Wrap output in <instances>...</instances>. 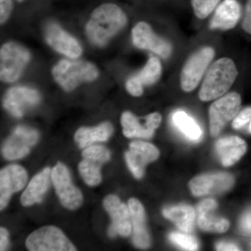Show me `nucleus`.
I'll list each match as a JSON object with an SVG mask.
<instances>
[{
    "label": "nucleus",
    "instance_id": "f257e3e1",
    "mask_svg": "<svg viewBox=\"0 0 251 251\" xmlns=\"http://www.w3.org/2000/svg\"><path fill=\"white\" fill-rule=\"evenodd\" d=\"M127 16L118 5L105 3L96 8L86 25V34L94 45L103 47L127 23Z\"/></svg>",
    "mask_w": 251,
    "mask_h": 251
},
{
    "label": "nucleus",
    "instance_id": "f03ea898",
    "mask_svg": "<svg viewBox=\"0 0 251 251\" xmlns=\"http://www.w3.org/2000/svg\"><path fill=\"white\" fill-rule=\"evenodd\" d=\"M237 75V67L232 59H218L206 73L200 90V99L210 101L223 97L233 85Z\"/></svg>",
    "mask_w": 251,
    "mask_h": 251
},
{
    "label": "nucleus",
    "instance_id": "7ed1b4c3",
    "mask_svg": "<svg viewBox=\"0 0 251 251\" xmlns=\"http://www.w3.org/2000/svg\"><path fill=\"white\" fill-rule=\"evenodd\" d=\"M54 80L67 92L74 90L82 82H92L99 76L95 65L87 61L63 59L52 71Z\"/></svg>",
    "mask_w": 251,
    "mask_h": 251
},
{
    "label": "nucleus",
    "instance_id": "20e7f679",
    "mask_svg": "<svg viewBox=\"0 0 251 251\" xmlns=\"http://www.w3.org/2000/svg\"><path fill=\"white\" fill-rule=\"evenodd\" d=\"M30 59V53L25 48L16 42L4 44L0 50V77L5 82L16 81Z\"/></svg>",
    "mask_w": 251,
    "mask_h": 251
},
{
    "label": "nucleus",
    "instance_id": "39448f33",
    "mask_svg": "<svg viewBox=\"0 0 251 251\" xmlns=\"http://www.w3.org/2000/svg\"><path fill=\"white\" fill-rule=\"evenodd\" d=\"M26 247L31 251H75L77 249L55 226H44L27 237Z\"/></svg>",
    "mask_w": 251,
    "mask_h": 251
},
{
    "label": "nucleus",
    "instance_id": "423d86ee",
    "mask_svg": "<svg viewBox=\"0 0 251 251\" xmlns=\"http://www.w3.org/2000/svg\"><path fill=\"white\" fill-rule=\"evenodd\" d=\"M214 56V49L205 47L199 50L188 58L181 71L180 78L181 87L184 92H192L198 87Z\"/></svg>",
    "mask_w": 251,
    "mask_h": 251
},
{
    "label": "nucleus",
    "instance_id": "0eeeda50",
    "mask_svg": "<svg viewBox=\"0 0 251 251\" xmlns=\"http://www.w3.org/2000/svg\"><path fill=\"white\" fill-rule=\"evenodd\" d=\"M242 105L240 94L232 92L211 104L209 108V124L212 136L216 137L224 129L227 122L237 116Z\"/></svg>",
    "mask_w": 251,
    "mask_h": 251
},
{
    "label": "nucleus",
    "instance_id": "6e6552de",
    "mask_svg": "<svg viewBox=\"0 0 251 251\" xmlns=\"http://www.w3.org/2000/svg\"><path fill=\"white\" fill-rule=\"evenodd\" d=\"M52 181L64 207L74 210L82 205L83 196L79 188L73 184L70 173L65 165L57 163L52 168Z\"/></svg>",
    "mask_w": 251,
    "mask_h": 251
},
{
    "label": "nucleus",
    "instance_id": "1a4fd4ad",
    "mask_svg": "<svg viewBox=\"0 0 251 251\" xmlns=\"http://www.w3.org/2000/svg\"><path fill=\"white\" fill-rule=\"evenodd\" d=\"M82 156L83 160L79 164L81 176L89 186H97L102 180L100 168L110 160V151L105 147L94 145L86 148Z\"/></svg>",
    "mask_w": 251,
    "mask_h": 251
},
{
    "label": "nucleus",
    "instance_id": "9d476101",
    "mask_svg": "<svg viewBox=\"0 0 251 251\" xmlns=\"http://www.w3.org/2000/svg\"><path fill=\"white\" fill-rule=\"evenodd\" d=\"M39 137V133L36 130L23 126L16 127L5 142L2 148L3 156L8 160L19 159L25 156L37 143Z\"/></svg>",
    "mask_w": 251,
    "mask_h": 251
},
{
    "label": "nucleus",
    "instance_id": "9b49d317",
    "mask_svg": "<svg viewBox=\"0 0 251 251\" xmlns=\"http://www.w3.org/2000/svg\"><path fill=\"white\" fill-rule=\"evenodd\" d=\"M132 41L138 49L148 50L163 59L168 58L173 50L171 43L157 36L151 26L145 22L135 25L132 30Z\"/></svg>",
    "mask_w": 251,
    "mask_h": 251
},
{
    "label": "nucleus",
    "instance_id": "f8f14e48",
    "mask_svg": "<svg viewBox=\"0 0 251 251\" xmlns=\"http://www.w3.org/2000/svg\"><path fill=\"white\" fill-rule=\"evenodd\" d=\"M103 206L112 221L108 229V235L112 238L116 237L117 234L122 237L129 236L132 229L129 208L113 195H110L104 199Z\"/></svg>",
    "mask_w": 251,
    "mask_h": 251
},
{
    "label": "nucleus",
    "instance_id": "ddd939ff",
    "mask_svg": "<svg viewBox=\"0 0 251 251\" xmlns=\"http://www.w3.org/2000/svg\"><path fill=\"white\" fill-rule=\"evenodd\" d=\"M234 184V178L229 173H217L196 176L191 179L189 188L193 196H206L228 191Z\"/></svg>",
    "mask_w": 251,
    "mask_h": 251
},
{
    "label": "nucleus",
    "instance_id": "4468645a",
    "mask_svg": "<svg viewBox=\"0 0 251 251\" xmlns=\"http://www.w3.org/2000/svg\"><path fill=\"white\" fill-rule=\"evenodd\" d=\"M158 156L159 151L156 147L141 141L130 143L129 150L125 154L127 165L137 179L143 176L145 166L156 160Z\"/></svg>",
    "mask_w": 251,
    "mask_h": 251
},
{
    "label": "nucleus",
    "instance_id": "2eb2a0df",
    "mask_svg": "<svg viewBox=\"0 0 251 251\" xmlns=\"http://www.w3.org/2000/svg\"><path fill=\"white\" fill-rule=\"evenodd\" d=\"M27 181V174L23 167L11 165L0 172V209L3 210L13 193L22 190Z\"/></svg>",
    "mask_w": 251,
    "mask_h": 251
},
{
    "label": "nucleus",
    "instance_id": "dca6fc26",
    "mask_svg": "<svg viewBox=\"0 0 251 251\" xmlns=\"http://www.w3.org/2000/svg\"><path fill=\"white\" fill-rule=\"evenodd\" d=\"M39 92L26 87H11L6 92L4 99V107L13 116L21 117L30 107L40 102Z\"/></svg>",
    "mask_w": 251,
    "mask_h": 251
},
{
    "label": "nucleus",
    "instance_id": "f3484780",
    "mask_svg": "<svg viewBox=\"0 0 251 251\" xmlns=\"http://www.w3.org/2000/svg\"><path fill=\"white\" fill-rule=\"evenodd\" d=\"M44 34L49 46L59 53L72 59L77 58L82 54V48L76 39L56 23L48 25Z\"/></svg>",
    "mask_w": 251,
    "mask_h": 251
},
{
    "label": "nucleus",
    "instance_id": "a211bd4d",
    "mask_svg": "<svg viewBox=\"0 0 251 251\" xmlns=\"http://www.w3.org/2000/svg\"><path fill=\"white\" fill-rule=\"evenodd\" d=\"M161 116L158 112H153L145 117L144 125L133 113L125 112L122 114L121 123L123 133L126 138H150L153 136L154 130L159 126Z\"/></svg>",
    "mask_w": 251,
    "mask_h": 251
},
{
    "label": "nucleus",
    "instance_id": "6ab92c4d",
    "mask_svg": "<svg viewBox=\"0 0 251 251\" xmlns=\"http://www.w3.org/2000/svg\"><path fill=\"white\" fill-rule=\"evenodd\" d=\"M242 6L239 0H223L214 10L211 29L228 30L237 25L242 17Z\"/></svg>",
    "mask_w": 251,
    "mask_h": 251
},
{
    "label": "nucleus",
    "instance_id": "aec40b11",
    "mask_svg": "<svg viewBox=\"0 0 251 251\" xmlns=\"http://www.w3.org/2000/svg\"><path fill=\"white\" fill-rule=\"evenodd\" d=\"M217 208V203L214 199L203 200L198 205V224L202 230L209 232H226L229 229L227 220L219 217L214 214Z\"/></svg>",
    "mask_w": 251,
    "mask_h": 251
},
{
    "label": "nucleus",
    "instance_id": "412c9836",
    "mask_svg": "<svg viewBox=\"0 0 251 251\" xmlns=\"http://www.w3.org/2000/svg\"><path fill=\"white\" fill-rule=\"evenodd\" d=\"M215 149L223 166L227 167L235 164L245 154L247 145L239 137L229 136L218 140Z\"/></svg>",
    "mask_w": 251,
    "mask_h": 251
},
{
    "label": "nucleus",
    "instance_id": "4be33fe9",
    "mask_svg": "<svg viewBox=\"0 0 251 251\" xmlns=\"http://www.w3.org/2000/svg\"><path fill=\"white\" fill-rule=\"evenodd\" d=\"M128 208L133 226V244L140 249H147L150 247L151 240L146 227V218L143 204L138 200L131 198L128 201Z\"/></svg>",
    "mask_w": 251,
    "mask_h": 251
},
{
    "label": "nucleus",
    "instance_id": "5701e85b",
    "mask_svg": "<svg viewBox=\"0 0 251 251\" xmlns=\"http://www.w3.org/2000/svg\"><path fill=\"white\" fill-rule=\"evenodd\" d=\"M52 181V170L46 168L31 180L25 191L21 196V204L29 206L41 202Z\"/></svg>",
    "mask_w": 251,
    "mask_h": 251
},
{
    "label": "nucleus",
    "instance_id": "b1692460",
    "mask_svg": "<svg viewBox=\"0 0 251 251\" xmlns=\"http://www.w3.org/2000/svg\"><path fill=\"white\" fill-rule=\"evenodd\" d=\"M113 133V127L110 122H104L97 126L82 127L77 130L75 140L79 148H87L94 143L107 141Z\"/></svg>",
    "mask_w": 251,
    "mask_h": 251
},
{
    "label": "nucleus",
    "instance_id": "393cba45",
    "mask_svg": "<svg viewBox=\"0 0 251 251\" xmlns=\"http://www.w3.org/2000/svg\"><path fill=\"white\" fill-rule=\"evenodd\" d=\"M163 214L166 219L173 221L180 230L186 233L193 230L196 213L192 206L178 205L167 207L163 209Z\"/></svg>",
    "mask_w": 251,
    "mask_h": 251
},
{
    "label": "nucleus",
    "instance_id": "a878e982",
    "mask_svg": "<svg viewBox=\"0 0 251 251\" xmlns=\"http://www.w3.org/2000/svg\"><path fill=\"white\" fill-rule=\"evenodd\" d=\"M173 122L188 139L197 142L201 140L202 132L194 119L184 111L175 112L173 115Z\"/></svg>",
    "mask_w": 251,
    "mask_h": 251
},
{
    "label": "nucleus",
    "instance_id": "bb28decb",
    "mask_svg": "<svg viewBox=\"0 0 251 251\" xmlns=\"http://www.w3.org/2000/svg\"><path fill=\"white\" fill-rule=\"evenodd\" d=\"M161 72L162 66L159 59L156 57H151L146 65L134 76L144 87L156 82L161 77Z\"/></svg>",
    "mask_w": 251,
    "mask_h": 251
},
{
    "label": "nucleus",
    "instance_id": "cd10ccee",
    "mask_svg": "<svg viewBox=\"0 0 251 251\" xmlns=\"http://www.w3.org/2000/svg\"><path fill=\"white\" fill-rule=\"evenodd\" d=\"M223 0H191V6L196 17L200 19L207 18L214 12Z\"/></svg>",
    "mask_w": 251,
    "mask_h": 251
},
{
    "label": "nucleus",
    "instance_id": "c85d7f7f",
    "mask_svg": "<svg viewBox=\"0 0 251 251\" xmlns=\"http://www.w3.org/2000/svg\"><path fill=\"white\" fill-rule=\"evenodd\" d=\"M170 239L173 244L187 251H196L199 247L198 239L189 234L173 232L170 234Z\"/></svg>",
    "mask_w": 251,
    "mask_h": 251
},
{
    "label": "nucleus",
    "instance_id": "c756f323",
    "mask_svg": "<svg viewBox=\"0 0 251 251\" xmlns=\"http://www.w3.org/2000/svg\"><path fill=\"white\" fill-rule=\"evenodd\" d=\"M251 120V107L244 109L234 117L232 126L234 129H241Z\"/></svg>",
    "mask_w": 251,
    "mask_h": 251
},
{
    "label": "nucleus",
    "instance_id": "7c9ffc66",
    "mask_svg": "<svg viewBox=\"0 0 251 251\" xmlns=\"http://www.w3.org/2000/svg\"><path fill=\"white\" fill-rule=\"evenodd\" d=\"M143 87L134 75L130 77L126 83L127 91L134 97H140L143 94Z\"/></svg>",
    "mask_w": 251,
    "mask_h": 251
},
{
    "label": "nucleus",
    "instance_id": "2f4dec72",
    "mask_svg": "<svg viewBox=\"0 0 251 251\" xmlns=\"http://www.w3.org/2000/svg\"><path fill=\"white\" fill-rule=\"evenodd\" d=\"M13 0H0V22H6L13 10Z\"/></svg>",
    "mask_w": 251,
    "mask_h": 251
},
{
    "label": "nucleus",
    "instance_id": "473e14b6",
    "mask_svg": "<svg viewBox=\"0 0 251 251\" xmlns=\"http://www.w3.org/2000/svg\"><path fill=\"white\" fill-rule=\"evenodd\" d=\"M242 27L246 32L251 34V0H247L246 3L244 16L242 18Z\"/></svg>",
    "mask_w": 251,
    "mask_h": 251
},
{
    "label": "nucleus",
    "instance_id": "72a5a7b5",
    "mask_svg": "<svg viewBox=\"0 0 251 251\" xmlns=\"http://www.w3.org/2000/svg\"><path fill=\"white\" fill-rule=\"evenodd\" d=\"M239 229L245 235L251 234V211H247L241 219Z\"/></svg>",
    "mask_w": 251,
    "mask_h": 251
},
{
    "label": "nucleus",
    "instance_id": "f704fd0d",
    "mask_svg": "<svg viewBox=\"0 0 251 251\" xmlns=\"http://www.w3.org/2000/svg\"><path fill=\"white\" fill-rule=\"evenodd\" d=\"M9 232L4 227L0 228V251H4L9 245Z\"/></svg>",
    "mask_w": 251,
    "mask_h": 251
},
{
    "label": "nucleus",
    "instance_id": "c9c22d12",
    "mask_svg": "<svg viewBox=\"0 0 251 251\" xmlns=\"http://www.w3.org/2000/svg\"><path fill=\"white\" fill-rule=\"evenodd\" d=\"M217 251H240L239 248L236 244L230 242H221L218 243L216 246Z\"/></svg>",
    "mask_w": 251,
    "mask_h": 251
},
{
    "label": "nucleus",
    "instance_id": "e433bc0d",
    "mask_svg": "<svg viewBox=\"0 0 251 251\" xmlns=\"http://www.w3.org/2000/svg\"><path fill=\"white\" fill-rule=\"evenodd\" d=\"M249 133H251V120L250 122V125H249Z\"/></svg>",
    "mask_w": 251,
    "mask_h": 251
},
{
    "label": "nucleus",
    "instance_id": "4c0bfd02",
    "mask_svg": "<svg viewBox=\"0 0 251 251\" xmlns=\"http://www.w3.org/2000/svg\"><path fill=\"white\" fill-rule=\"evenodd\" d=\"M16 1H18V2H23L25 0H16Z\"/></svg>",
    "mask_w": 251,
    "mask_h": 251
}]
</instances>
